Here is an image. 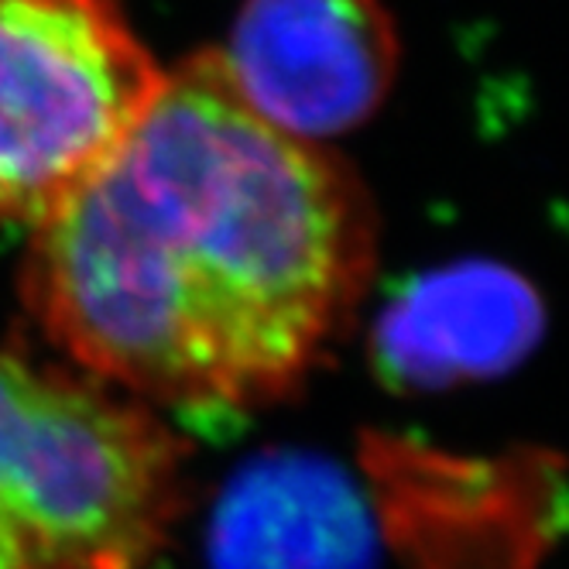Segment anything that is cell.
Returning a JSON list of instances; mask_svg holds the SVG:
<instances>
[{
	"label": "cell",
	"instance_id": "6da1fadb",
	"mask_svg": "<svg viewBox=\"0 0 569 569\" xmlns=\"http://www.w3.org/2000/svg\"><path fill=\"white\" fill-rule=\"evenodd\" d=\"M375 254L357 176L261 120L199 52L31 230L21 292L103 388L240 412L306 381L368 296Z\"/></svg>",
	"mask_w": 569,
	"mask_h": 569
},
{
	"label": "cell",
	"instance_id": "7a4b0ae2",
	"mask_svg": "<svg viewBox=\"0 0 569 569\" xmlns=\"http://www.w3.org/2000/svg\"><path fill=\"white\" fill-rule=\"evenodd\" d=\"M186 442L148 405L0 350V569H144Z\"/></svg>",
	"mask_w": 569,
	"mask_h": 569
},
{
	"label": "cell",
	"instance_id": "3957f363",
	"mask_svg": "<svg viewBox=\"0 0 569 569\" xmlns=\"http://www.w3.org/2000/svg\"><path fill=\"white\" fill-rule=\"evenodd\" d=\"M161 79L113 0H0V230L59 210Z\"/></svg>",
	"mask_w": 569,
	"mask_h": 569
},
{
	"label": "cell",
	"instance_id": "277c9868",
	"mask_svg": "<svg viewBox=\"0 0 569 569\" xmlns=\"http://www.w3.org/2000/svg\"><path fill=\"white\" fill-rule=\"evenodd\" d=\"M398 56L381 0H243L217 49L237 97L312 144L360 128L385 103Z\"/></svg>",
	"mask_w": 569,
	"mask_h": 569
},
{
	"label": "cell",
	"instance_id": "5b68a950",
	"mask_svg": "<svg viewBox=\"0 0 569 569\" xmlns=\"http://www.w3.org/2000/svg\"><path fill=\"white\" fill-rule=\"evenodd\" d=\"M542 330L532 281L495 261H460L419 274L381 309L371 360L398 391H442L515 371Z\"/></svg>",
	"mask_w": 569,
	"mask_h": 569
},
{
	"label": "cell",
	"instance_id": "8992f818",
	"mask_svg": "<svg viewBox=\"0 0 569 569\" xmlns=\"http://www.w3.org/2000/svg\"><path fill=\"white\" fill-rule=\"evenodd\" d=\"M375 511L312 453H264L230 477L210 521L213 569H375Z\"/></svg>",
	"mask_w": 569,
	"mask_h": 569
}]
</instances>
